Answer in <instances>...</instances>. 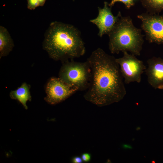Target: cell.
<instances>
[{"label":"cell","instance_id":"8fae6325","mask_svg":"<svg viewBox=\"0 0 163 163\" xmlns=\"http://www.w3.org/2000/svg\"><path fill=\"white\" fill-rule=\"evenodd\" d=\"M10 96L11 98L18 101L25 109H27L26 103L31 100V96L29 86L26 83H23L16 90L11 91Z\"/></svg>","mask_w":163,"mask_h":163},{"label":"cell","instance_id":"2e32d148","mask_svg":"<svg viewBox=\"0 0 163 163\" xmlns=\"http://www.w3.org/2000/svg\"><path fill=\"white\" fill-rule=\"evenodd\" d=\"M72 162L73 163H82L83 162V161L81 157L76 156L72 158Z\"/></svg>","mask_w":163,"mask_h":163},{"label":"cell","instance_id":"4fadbf2b","mask_svg":"<svg viewBox=\"0 0 163 163\" xmlns=\"http://www.w3.org/2000/svg\"><path fill=\"white\" fill-rule=\"evenodd\" d=\"M27 8L33 10L39 6H43L46 0H27Z\"/></svg>","mask_w":163,"mask_h":163},{"label":"cell","instance_id":"7c38bea8","mask_svg":"<svg viewBox=\"0 0 163 163\" xmlns=\"http://www.w3.org/2000/svg\"><path fill=\"white\" fill-rule=\"evenodd\" d=\"M147 12L158 14L163 11V0H139Z\"/></svg>","mask_w":163,"mask_h":163},{"label":"cell","instance_id":"30bf717a","mask_svg":"<svg viewBox=\"0 0 163 163\" xmlns=\"http://www.w3.org/2000/svg\"><path fill=\"white\" fill-rule=\"evenodd\" d=\"M14 46L13 41L6 28L0 26V57L8 55Z\"/></svg>","mask_w":163,"mask_h":163},{"label":"cell","instance_id":"5b68a950","mask_svg":"<svg viewBox=\"0 0 163 163\" xmlns=\"http://www.w3.org/2000/svg\"><path fill=\"white\" fill-rule=\"evenodd\" d=\"M122 57L116 58L122 75L126 84L132 82L140 83L141 75L146 69L142 61L137 59L136 56L125 51Z\"/></svg>","mask_w":163,"mask_h":163},{"label":"cell","instance_id":"5bb4252c","mask_svg":"<svg viewBox=\"0 0 163 163\" xmlns=\"http://www.w3.org/2000/svg\"><path fill=\"white\" fill-rule=\"evenodd\" d=\"M137 0H111L110 2L109 3L108 5L109 7L112 8L116 2H120L124 4L127 9H129L134 5L135 2Z\"/></svg>","mask_w":163,"mask_h":163},{"label":"cell","instance_id":"52a82bcc","mask_svg":"<svg viewBox=\"0 0 163 163\" xmlns=\"http://www.w3.org/2000/svg\"><path fill=\"white\" fill-rule=\"evenodd\" d=\"M77 91L76 88L66 84L59 77H53L47 84L45 100L50 104H56L66 99Z\"/></svg>","mask_w":163,"mask_h":163},{"label":"cell","instance_id":"ba28073f","mask_svg":"<svg viewBox=\"0 0 163 163\" xmlns=\"http://www.w3.org/2000/svg\"><path fill=\"white\" fill-rule=\"evenodd\" d=\"M107 2H105L103 8L98 7L97 16L90 21L98 28V35L101 37L105 34L108 35L111 31L122 16L120 11L118 12L116 16L113 15L111 11L112 8L109 6Z\"/></svg>","mask_w":163,"mask_h":163},{"label":"cell","instance_id":"3957f363","mask_svg":"<svg viewBox=\"0 0 163 163\" xmlns=\"http://www.w3.org/2000/svg\"><path fill=\"white\" fill-rule=\"evenodd\" d=\"M141 31V29L134 26L130 16H122L108 34L110 53L119 54L120 52H129L139 56L144 42Z\"/></svg>","mask_w":163,"mask_h":163},{"label":"cell","instance_id":"7a4b0ae2","mask_svg":"<svg viewBox=\"0 0 163 163\" xmlns=\"http://www.w3.org/2000/svg\"><path fill=\"white\" fill-rule=\"evenodd\" d=\"M43 46L51 58L62 62L79 58L85 52L79 30L73 25L57 21L51 23L46 31Z\"/></svg>","mask_w":163,"mask_h":163},{"label":"cell","instance_id":"9a60e30c","mask_svg":"<svg viewBox=\"0 0 163 163\" xmlns=\"http://www.w3.org/2000/svg\"><path fill=\"white\" fill-rule=\"evenodd\" d=\"M83 161L88 162L91 159V155L89 153H85L82 154L81 156Z\"/></svg>","mask_w":163,"mask_h":163},{"label":"cell","instance_id":"8992f818","mask_svg":"<svg viewBox=\"0 0 163 163\" xmlns=\"http://www.w3.org/2000/svg\"><path fill=\"white\" fill-rule=\"evenodd\" d=\"M137 18L141 22V29L149 42L163 44V15L146 12L138 14Z\"/></svg>","mask_w":163,"mask_h":163},{"label":"cell","instance_id":"277c9868","mask_svg":"<svg viewBox=\"0 0 163 163\" xmlns=\"http://www.w3.org/2000/svg\"><path fill=\"white\" fill-rule=\"evenodd\" d=\"M59 78L66 84L75 87L78 91L87 90L89 85L91 72L88 62L69 60L62 62Z\"/></svg>","mask_w":163,"mask_h":163},{"label":"cell","instance_id":"6da1fadb","mask_svg":"<svg viewBox=\"0 0 163 163\" xmlns=\"http://www.w3.org/2000/svg\"><path fill=\"white\" fill-rule=\"evenodd\" d=\"M116 59L98 48L87 59L91 77L84 95L86 101L101 107L118 102L125 97L126 90Z\"/></svg>","mask_w":163,"mask_h":163},{"label":"cell","instance_id":"9c48e42d","mask_svg":"<svg viewBox=\"0 0 163 163\" xmlns=\"http://www.w3.org/2000/svg\"><path fill=\"white\" fill-rule=\"evenodd\" d=\"M145 72L149 84L155 89H163V59L153 57L148 59Z\"/></svg>","mask_w":163,"mask_h":163}]
</instances>
